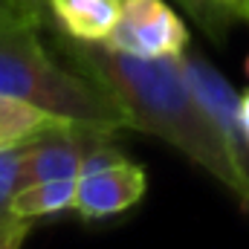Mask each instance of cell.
<instances>
[{
  "mask_svg": "<svg viewBox=\"0 0 249 249\" xmlns=\"http://www.w3.org/2000/svg\"><path fill=\"white\" fill-rule=\"evenodd\" d=\"M55 50L122 105L133 130L168 142L223 188H229V194L249 214L247 171L194 96L180 58H133L107 44L72 41L64 32L55 38Z\"/></svg>",
  "mask_w": 249,
  "mask_h": 249,
  "instance_id": "1",
  "label": "cell"
},
{
  "mask_svg": "<svg viewBox=\"0 0 249 249\" xmlns=\"http://www.w3.org/2000/svg\"><path fill=\"white\" fill-rule=\"evenodd\" d=\"M44 20L0 15V93L29 102L61 122L105 130L130 127L122 105L87 72L58 58L44 35Z\"/></svg>",
  "mask_w": 249,
  "mask_h": 249,
  "instance_id": "2",
  "label": "cell"
},
{
  "mask_svg": "<svg viewBox=\"0 0 249 249\" xmlns=\"http://www.w3.org/2000/svg\"><path fill=\"white\" fill-rule=\"evenodd\" d=\"M105 44L133 58H180L188 50V26L165 0H122Z\"/></svg>",
  "mask_w": 249,
  "mask_h": 249,
  "instance_id": "3",
  "label": "cell"
},
{
  "mask_svg": "<svg viewBox=\"0 0 249 249\" xmlns=\"http://www.w3.org/2000/svg\"><path fill=\"white\" fill-rule=\"evenodd\" d=\"M148 191V174L139 162L122 160L110 168L96 174H81L75 183V203L72 212L84 220H102L122 214L136 206Z\"/></svg>",
  "mask_w": 249,
  "mask_h": 249,
  "instance_id": "4",
  "label": "cell"
},
{
  "mask_svg": "<svg viewBox=\"0 0 249 249\" xmlns=\"http://www.w3.org/2000/svg\"><path fill=\"white\" fill-rule=\"evenodd\" d=\"M90 124L55 119L26 142L23 186L41 180H78Z\"/></svg>",
  "mask_w": 249,
  "mask_h": 249,
  "instance_id": "5",
  "label": "cell"
},
{
  "mask_svg": "<svg viewBox=\"0 0 249 249\" xmlns=\"http://www.w3.org/2000/svg\"><path fill=\"white\" fill-rule=\"evenodd\" d=\"M47 12L67 38L105 44L119 20L122 0H47Z\"/></svg>",
  "mask_w": 249,
  "mask_h": 249,
  "instance_id": "6",
  "label": "cell"
},
{
  "mask_svg": "<svg viewBox=\"0 0 249 249\" xmlns=\"http://www.w3.org/2000/svg\"><path fill=\"white\" fill-rule=\"evenodd\" d=\"M75 183L78 180H41L23 186L12 200V217L38 220V217L70 212L75 203Z\"/></svg>",
  "mask_w": 249,
  "mask_h": 249,
  "instance_id": "7",
  "label": "cell"
},
{
  "mask_svg": "<svg viewBox=\"0 0 249 249\" xmlns=\"http://www.w3.org/2000/svg\"><path fill=\"white\" fill-rule=\"evenodd\" d=\"M23 162H26V142L0 145V223L12 217V200L23 188Z\"/></svg>",
  "mask_w": 249,
  "mask_h": 249,
  "instance_id": "8",
  "label": "cell"
},
{
  "mask_svg": "<svg viewBox=\"0 0 249 249\" xmlns=\"http://www.w3.org/2000/svg\"><path fill=\"white\" fill-rule=\"evenodd\" d=\"M183 9H186L188 15L212 35V38H220L223 32H226V26L232 23V18L226 15V12H220L212 0H177Z\"/></svg>",
  "mask_w": 249,
  "mask_h": 249,
  "instance_id": "9",
  "label": "cell"
},
{
  "mask_svg": "<svg viewBox=\"0 0 249 249\" xmlns=\"http://www.w3.org/2000/svg\"><path fill=\"white\" fill-rule=\"evenodd\" d=\"M29 226L32 220H20V217H9L6 223H0V249H23Z\"/></svg>",
  "mask_w": 249,
  "mask_h": 249,
  "instance_id": "10",
  "label": "cell"
},
{
  "mask_svg": "<svg viewBox=\"0 0 249 249\" xmlns=\"http://www.w3.org/2000/svg\"><path fill=\"white\" fill-rule=\"evenodd\" d=\"M0 15L44 20V15H47V0H0Z\"/></svg>",
  "mask_w": 249,
  "mask_h": 249,
  "instance_id": "11",
  "label": "cell"
},
{
  "mask_svg": "<svg viewBox=\"0 0 249 249\" xmlns=\"http://www.w3.org/2000/svg\"><path fill=\"white\" fill-rule=\"evenodd\" d=\"M212 3H214L220 12H226L232 20H235V18H241V20H244V15H247V6H249V0H212Z\"/></svg>",
  "mask_w": 249,
  "mask_h": 249,
  "instance_id": "12",
  "label": "cell"
},
{
  "mask_svg": "<svg viewBox=\"0 0 249 249\" xmlns=\"http://www.w3.org/2000/svg\"><path fill=\"white\" fill-rule=\"evenodd\" d=\"M244 72H247V78H249V55H247V61H244Z\"/></svg>",
  "mask_w": 249,
  "mask_h": 249,
  "instance_id": "13",
  "label": "cell"
},
{
  "mask_svg": "<svg viewBox=\"0 0 249 249\" xmlns=\"http://www.w3.org/2000/svg\"><path fill=\"white\" fill-rule=\"evenodd\" d=\"M244 20H247V23H249V6H247V15H244Z\"/></svg>",
  "mask_w": 249,
  "mask_h": 249,
  "instance_id": "14",
  "label": "cell"
}]
</instances>
